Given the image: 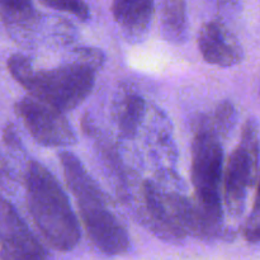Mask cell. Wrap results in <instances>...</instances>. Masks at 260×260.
I'll return each instance as SVG.
<instances>
[{"label": "cell", "instance_id": "6da1fadb", "mask_svg": "<svg viewBox=\"0 0 260 260\" xmlns=\"http://www.w3.org/2000/svg\"><path fill=\"white\" fill-rule=\"evenodd\" d=\"M24 184L28 210L45 240L55 250H73L80 240L78 218L52 173L40 162L30 161Z\"/></svg>", "mask_w": 260, "mask_h": 260}, {"label": "cell", "instance_id": "7a4b0ae2", "mask_svg": "<svg viewBox=\"0 0 260 260\" xmlns=\"http://www.w3.org/2000/svg\"><path fill=\"white\" fill-rule=\"evenodd\" d=\"M63 177L78 203L84 229L96 249L107 255H121L129 249L127 231L107 206L104 196L80 160L61 152Z\"/></svg>", "mask_w": 260, "mask_h": 260}, {"label": "cell", "instance_id": "3957f363", "mask_svg": "<svg viewBox=\"0 0 260 260\" xmlns=\"http://www.w3.org/2000/svg\"><path fill=\"white\" fill-rule=\"evenodd\" d=\"M223 151L221 137L201 123L192 142V183L194 205L202 218L207 240L223 234V210L220 196Z\"/></svg>", "mask_w": 260, "mask_h": 260}, {"label": "cell", "instance_id": "277c9868", "mask_svg": "<svg viewBox=\"0 0 260 260\" xmlns=\"http://www.w3.org/2000/svg\"><path fill=\"white\" fill-rule=\"evenodd\" d=\"M95 69L75 60L47 70H33L22 84L30 98L60 112L71 111L89 96L95 83Z\"/></svg>", "mask_w": 260, "mask_h": 260}, {"label": "cell", "instance_id": "5b68a950", "mask_svg": "<svg viewBox=\"0 0 260 260\" xmlns=\"http://www.w3.org/2000/svg\"><path fill=\"white\" fill-rule=\"evenodd\" d=\"M260 161V131L255 118L244 123L239 146L229 157L223 179V201L231 217H240L248 192L258 175Z\"/></svg>", "mask_w": 260, "mask_h": 260}, {"label": "cell", "instance_id": "8992f818", "mask_svg": "<svg viewBox=\"0 0 260 260\" xmlns=\"http://www.w3.org/2000/svg\"><path fill=\"white\" fill-rule=\"evenodd\" d=\"M15 113L37 144L46 147L71 146L75 132L62 112L25 96L15 103Z\"/></svg>", "mask_w": 260, "mask_h": 260}, {"label": "cell", "instance_id": "52a82bcc", "mask_svg": "<svg viewBox=\"0 0 260 260\" xmlns=\"http://www.w3.org/2000/svg\"><path fill=\"white\" fill-rule=\"evenodd\" d=\"M0 259L46 260L43 246L14 206L0 194Z\"/></svg>", "mask_w": 260, "mask_h": 260}, {"label": "cell", "instance_id": "ba28073f", "mask_svg": "<svg viewBox=\"0 0 260 260\" xmlns=\"http://www.w3.org/2000/svg\"><path fill=\"white\" fill-rule=\"evenodd\" d=\"M144 212L150 229L164 240L178 241L185 236L178 222L173 192H167L152 182L142 185Z\"/></svg>", "mask_w": 260, "mask_h": 260}, {"label": "cell", "instance_id": "9c48e42d", "mask_svg": "<svg viewBox=\"0 0 260 260\" xmlns=\"http://www.w3.org/2000/svg\"><path fill=\"white\" fill-rule=\"evenodd\" d=\"M198 47L206 62L220 68H231L243 60V48L235 36L217 20L202 25Z\"/></svg>", "mask_w": 260, "mask_h": 260}, {"label": "cell", "instance_id": "30bf717a", "mask_svg": "<svg viewBox=\"0 0 260 260\" xmlns=\"http://www.w3.org/2000/svg\"><path fill=\"white\" fill-rule=\"evenodd\" d=\"M112 14L128 40H140L151 24L154 3L149 0H118L112 3Z\"/></svg>", "mask_w": 260, "mask_h": 260}, {"label": "cell", "instance_id": "8fae6325", "mask_svg": "<svg viewBox=\"0 0 260 260\" xmlns=\"http://www.w3.org/2000/svg\"><path fill=\"white\" fill-rule=\"evenodd\" d=\"M161 29L168 42L180 45L187 40V4L180 0H168L161 4Z\"/></svg>", "mask_w": 260, "mask_h": 260}, {"label": "cell", "instance_id": "7c38bea8", "mask_svg": "<svg viewBox=\"0 0 260 260\" xmlns=\"http://www.w3.org/2000/svg\"><path fill=\"white\" fill-rule=\"evenodd\" d=\"M146 113V103L141 96L136 94H129L124 96L119 104L117 122L118 128L124 139H134L139 132L140 126Z\"/></svg>", "mask_w": 260, "mask_h": 260}, {"label": "cell", "instance_id": "4fadbf2b", "mask_svg": "<svg viewBox=\"0 0 260 260\" xmlns=\"http://www.w3.org/2000/svg\"><path fill=\"white\" fill-rule=\"evenodd\" d=\"M0 18L9 29H27L36 19V10L29 2L0 0Z\"/></svg>", "mask_w": 260, "mask_h": 260}, {"label": "cell", "instance_id": "5bb4252c", "mask_svg": "<svg viewBox=\"0 0 260 260\" xmlns=\"http://www.w3.org/2000/svg\"><path fill=\"white\" fill-rule=\"evenodd\" d=\"M236 122V111L235 107L230 102H222L218 104L215 113L211 117L206 118L203 123L207 124L211 129L216 132L220 137L228 135L234 128Z\"/></svg>", "mask_w": 260, "mask_h": 260}, {"label": "cell", "instance_id": "9a60e30c", "mask_svg": "<svg viewBox=\"0 0 260 260\" xmlns=\"http://www.w3.org/2000/svg\"><path fill=\"white\" fill-rule=\"evenodd\" d=\"M41 4L55 10L70 13L81 20H86L90 17L88 4L80 0H42Z\"/></svg>", "mask_w": 260, "mask_h": 260}, {"label": "cell", "instance_id": "2e32d148", "mask_svg": "<svg viewBox=\"0 0 260 260\" xmlns=\"http://www.w3.org/2000/svg\"><path fill=\"white\" fill-rule=\"evenodd\" d=\"M243 235L249 243H260V192H256L253 210L244 225Z\"/></svg>", "mask_w": 260, "mask_h": 260}, {"label": "cell", "instance_id": "e0dca14e", "mask_svg": "<svg viewBox=\"0 0 260 260\" xmlns=\"http://www.w3.org/2000/svg\"><path fill=\"white\" fill-rule=\"evenodd\" d=\"M76 53H78V58L76 60L91 66L95 70H98L101 68L104 61L103 53L98 50H93V48H80V50L76 51Z\"/></svg>", "mask_w": 260, "mask_h": 260}, {"label": "cell", "instance_id": "ac0fdd59", "mask_svg": "<svg viewBox=\"0 0 260 260\" xmlns=\"http://www.w3.org/2000/svg\"><path fill=\"white\" fill-rule=\"evenodd\" d=\"M8 177V168H7V164H5L4 159H3V156L0 155V180L5 179V178Z\"/></svg>", "mask_w": 260, "mask_h": 260}, {"label": "cell", "instance_id": "d6986e66", "mask_svg": "<svg viewBox=\"0 0 260 260\" xmlns=\"http://www.w3.org/2000/svg\"><path fill=\"white\" fill-rule=\"evenodd\" d=\"M258 188L260 189V180H259V184H258Z\"/></svg>", "mask_w": 260, "mask_h": 260}]
</instances>
